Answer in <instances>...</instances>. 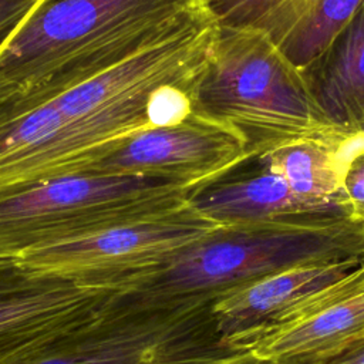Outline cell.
<instances>
[{"label": "cell", "mask_w": 364, "mask_h": 364, "mask_svg": "<svg viewBox=\"0 0 364 364\" xmlns=\"http://www.w3.org/2000/svg\"><path fill=\"white\" fill-rule=\"evenodd\" d=\"M363 4L364 0H206L218 27L263 31L303 74Z\"/></svg>", "instance_id": "cell-12"}, {"label": "cell", "mask_w": 364, "mask_h": 364, "mask_svg": "<svg viewBox=\"0 0 364 364\" xmlns=\"http://www.w3.org/2000/svg\"><path fill=\"white\" fill-rule=\"evenodd\" d=\"M218 225L188 200L173 210L16 257L26 267L128 293Z\"/></svg>", "instance_id": "cell-7"}, {"label": "cell", "mask_w": 364, "mask_h": 364, "mask_svg": "<svg viewBox=\"0 0 364 364\" xmlns=\"http://www.w3.org/2000/svg\"><path fill=\"white\" fill-rule=\"evenodd\" d=\"M189 105L235 129L250 156L293 141L346 134L323 114L304 74L252 27H218Z\"/></svg>", "instance_id": "cell-3"}, {"label": "cell", "mask_w": 364, "mask_h": 364, "mask_svg": "<svg viewBox=\"0 0 364 364\" xmlns=\"http://www.w3.org/2000/svg\"><path fill=\"white\" fill-rule=\"evenodd\" d=\"M209 17L206 0H38L0 50V112L36 105Z\"/></svg>", "instance_id": "cell-2"}, {"label": "cell", "mask_w": 364, "mask_h": 364, "mask_svg": "<svg viewBox=\"0 0 364 364\" xmlns=\"http://www.w3.org/2000/svg\"><path fill=\"white\" fill-rule=\"evenodd\" d=\"M246 158L235 129L191 109L179 121L136 132L87 172L159 178L196 191Z\"/></svg>", "instance_id": "cell-9"}, {"label": "cell", "mask_w": 364, "mask_h": 364, "mask_svg": "<svg viewBox=\"0 0 364 364\" xmlns=\"http://www.w3.org/2000/svg\"><path fill=\"white\" fill-rule=\"evenodd\" d=\"M191 205L218 226L333 225L353 219L343 202L296 195L262 156H250L192 192Z\"/></svg>", "instance_id": "cell-11"}, {"label": "cell", "mask_w": 364, "mask_h": 364, "mask_svg": "<svg viewBox=\"0 0 364 364\" xmlns=\"http://www.w3.org/2000/svg\"><path fill=\"white\" fill-rule=\"evenodd\" d=\"M192 189L151 176L80 172L0 188V256L85 237L183 206Z\"/></svg>", "instance_id": "cell-5"}, {"label": "cell", "mask_w": 364, "mask_h": 364, "mask_svg": "<svg viewBox=\"0 0 364 364\" xmlns=\"http://www.w3.org/2000/svg\"><path fill=\"white\" fill-rule=\"evenodd\" d=\"M363 259L293 266L218 296L212 311L222 338L239 350H252L264 337L299 317Z\"/></svg>", "instance_id": "cell-10"}, {"label": "cell", "mask_w": 364, "mask_h": 364, "mask_svg": "<svg viewBox=\"0 0 364 364\" xmlns=\"http://www.w3.org/2000/svg\"><path fill=\"white\" fill-rule=\"evenodd\" d=\"M121 291L0 256V364H28L100 321Z\"/></svg>", "instance_id": "cell-8"}, {"label": "cell", "mask_w": 364, "mask_h": 364, "mask_svg": "<svg viewBox=\"0 0 364 364\" xmlns=\"http://www.w3.org/2000/svg\"><path fill=\"white\" fill-rule=\"evenodd\" d=\"M304 77L337 129L364 134V4Z\"/></svg>", "instance_id": "cell-14"}, {"label": "cell", "mask_w": 364, "mask_h": 364, "mask_svg": "<svg viewBox=\"0 0 364 364\" xmlns=\"http://www.w3.org/2000/svg\"><path fill=\"white\" fill-rule=\"evenodd\" d=\"M37 3L38 0H0V50Z\"/></svg>", "instance_id": "cell-17"}, {"label": "cell", "mask_w": 364, "mask_h": 364, "mask_svg": "<svg viewBox=\"0 0 364 364\" xmlns=\"http://www.w3.org/2000/svg\"><path fill=\"white\" fill-rule=\"evenodd\" d=\"M205 364H279V363L274 358L259 354L255 350H245V351H239Z\"/></svg>", "instance_id": "cell-18"}, {"label": "cell", "mask_w": 364, "mask_h": 364, "mask_svg": "<svg viewBox=\"0 0 364 364\" xmlns=\"http://www.w3.org/2000/svg\"><path fill=\"white\" fill-rule=\"evenodd\" d=\"M364 343V259L252 350L279 364H326Z\"/></svg>", "instance_id": "cell-13"}, {"label": "cell", "mask_w": 364, "mask_h": 364, "mask_svg": "<svg viewBox=\"0 0 364 364\" xmlns=\"http://www.w3.org/2000/svg\"><path fill=\"white\" fill-rule=\"evenodd\" d=\"M364 145V134L306 138L262 156L289 188L314 202H344L343 176L348 159Z\"/></svg>", "instance_id": "cell-15"}, {"label": "cell", "mask_w": 364, "mask_h": 364, "mask_svg": "<svg viewBox=\"0 0 364 364\" xmlns=\"http://www.w3.org/2000/svg\"><path fill=\"white\" fill-rule=\"evenodd\" d=\"M326 364H364V343Z\"/></svg>", "instance_id": "cell-19"}, {"label": "cell", "mask_w": 364, "mask_h": 364, "mask_svg": "<svg viewBox=\"0 0 364 364\" xmlns=\"http://www.w3.org/2000/svg\"><path fill=\"white\" fill-rule=\"evenodd\" d=\"M343 198L351 218L364 222V145L347 162L343 176Z\"/></svg>", "instance_id": "cell-16"}, {"label": "cell", "mask_w": 364, "mask_h": 364, "mask_svg": "<svg viewBox=\"0 0 364 364\" xmlns=\"http://www.w3.org/2000/svg\"><path fill=\"white\" fill-rule=\"evenodd\" d=\"M364 257V222L333 225L216 226L127 296L142 303L213 300L304 263Z\"/></svg>", "instance_id": "cell-4"}, {"label": "cell", "mask_w": 364, "mask_h": 364, "mask_svg": "<svg viewBox=\"0 0 364 364\" xmlns=\"http://www.w3.org/2000/svg\"><path fill=\"white\" fill-rule=\"evenodd\" d=\"M213 300L149 304L122 294L94 326L28 364H205L245 351L222 338Z\"/></svg>", "instance_id": "cell-6"}, {"label": "cell", "mask_w": 364, "mask_h": 364, "mask_svg": "<svg viewBox=\"0 0 364 364\" xmlns=\"http://www.w3.org/2000/svg\"><path fill=\"white\" fill-rule=\"evenodd\" d=\"M212 17L36 105L0 112V188L87 172L128 138L189 111Z\"/></svg>", "instance_id": "cell-1"}]
</instances>
